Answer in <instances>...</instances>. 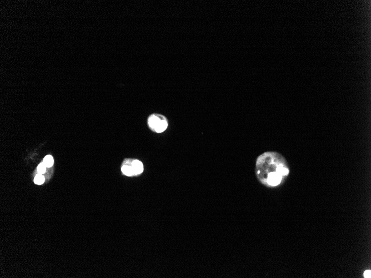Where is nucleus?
<instances>
[{"label":"nucleus","mask_w":371,"mask_h":278,"mask_svg":"<svg viewBox=\"0 0 371 278\" xmlns=\"http://www.w3.org/2000/svg\"><path fill=\"white\" fill-rule=\"evenodd\" d=\"M290 172L288 163L281 153L268 151L260 154L256 161L255 174L259 182L274 188L282 185Z\"/></svg>","instance_id":"obj_1"},{"label":"nucleus","mask_w":371,"mask_h":278,"mask_svg":"<svg viewBox=\"0 0 371 278\" xmlns=\"http://www.w3.org/2000/svg\"><path fill=\"white\" fill-rule=\"evenodd\" d=\"M150 127L157 133L164 132L167 127L168 122L165 117L159 114H153L148 119Z\"/></svg>","instance_id":"obj_2"},{"label":"nucleus","mask_w":371,"mask_h":278,"mask_svg":"<svg viewBox=\"0 0 371 278\" xmlns=\"http://www.w3.org/2000/svg\"><path fill=\"white\" fill-rule=\"evenodd\" d=\"M133 171L134 175H138L142 173L143 171V167L142 163L139 160H134L132 162Z\"/></svg>","instance_id":"obj_3"},{"label":"nucleus","mask_w":371,"mask_h":278,"mask_svg":"<svg viewBox=\"0 0 371 278\" xmlns=\"http://www.w3.org/2000/svg\"><path fill=\"white\" fill-rule=\"evenodd\" d=\"M122 171L123 173V174H125V175L128 176H131L133 175H134L132 166V163L131 165H125L123 166L122 167Z\"/></svg>","instance_id":"obj_4"},{"label":"nucleus","mask_w":371,"mask_h":278,"mask_svg":"<svg viewBox=\"0 0 371 278\" xmlns=\"http://www.w3.org/2000/svg\"><path fill=\"white\" fill-rule=\"evenodd\" d=\"M43 162L45 164V165L46 166V167H51V166H53V157L50 155L46 156L43 159Z\"/></svg>","instance_id":"obj_5"},{"label":"nucleus","mask_w":371,"mask_h":278,"mask_svg":"<svg viewBox=\"0 0 371 278\" xmlns=\"http://www.w3.org/2000/svg\"><path fill=\"white\" fill-rule=\"evenodd\" d=\"M34 182L36 184H42L45 182V177L42 174L39 173L36 175Z\"/></svg>","instance_id":"obj_6"},{"label":"nucleus","mask_w":371,"mask_h":278,"mask_svg":"<svg viewBox=\"0 0 371 278\" xmlns=\"http://www.w3.org/2000/svg\"><path fill=\"white\" fill-rule=\"evenodd\" d=\"M37 171H38L39 173L41 174H42L45 173L46 171V166L45 165L43 162L40 163V164L39 165L38 167H37Z\"/></svg>","instance_id":"obj_7"},{"label":"nucleus","mask_w":371,"mask_h":278,"mask_svg":"<svg viewBox=\"0 0 371 278\" xmlns=\"http://www.w3.org/2000/svg\"><path fill=\"white\" fill-rule=\"evenodd\" d=\"M364 277L365 278H370L371 277V271L370 270H367L364 272Z\"/></svg>","instance_id":"obj_8"}]
</instances>
